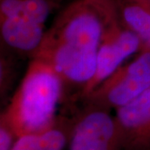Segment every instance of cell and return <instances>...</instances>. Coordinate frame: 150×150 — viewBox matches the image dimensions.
Returning a JSON list of instances; mask_svg holds the SVG:
<instances>
[{"mask_svg": "<svg viewBox=\"0 0 150 150\" xmlns=\"http://www.w3.org/2000/svg\"><path fill=\"white\" fill-rule=\"evenodd\" d=\"M61 103L63 87L59 76L45 61L32 59L1 116L18 138L52 126Z\"/></svg>", "mask_w": 150, "mask_h": 150, "instance_id": "1", "label": "cell"}, {"mask_svg": "<svg viewBox=\"0 0 150 150\" xmlns=\"http://www.w3.org/2000/svg\"><path fill=\"white\" fill-rule=\"evenodd\" d=\"M118 18L115 0H74L59 12L44 38L98 49L107 29Z\"/></svg>", "mask_w": 150, "mask_h": 150, "instance_id": "2", "label": "cell"}, {"mask_svg": "<svg viewBox=\"0 0 150 150\" xmlns=\"http://www.w3.org/2000/svg\"><path fill=\"white\" fill-rule=\"evenodd\" d=\"M98 50L44 38L33 59H42L53 68L63 87V104L71 107L76 102H82L94 76Z\"/></svg>", "mask_w": 150, "mask_h": 150, "instance_id": "3", "label": "cell"}, {"mask_svg": "<svg viewBox=\"0 0 150 150\" xmlns=\"http://www.w3.org/2000/svg\"><path fill=\"white\" fill-rule=\"evenodd\" d=\"M149 88L150 50L144 49L102 82L83 100V103L116 110Z\"/></svg>", "mask_w": 150, "mask_h": 150, "instance_id": "4", "label": "cell"}, {"mask_svg": "<svg viewBox=\"0 0 150 150\" xmlns=\"http://www.w3.org/2000/svg\"><path fill=\"white\" fill-rule=\"evenodd\" d=\"M66 150H122L115 116L105 108L83 104L74 117Z\"/></svg>", "mask_w": 150, "mask_h": 150, "instance_id": "5", "label": "cell"}, {"mask_svg": "<svg viewBox=\"0 0 150 150\" xmlns=\"http://www.w3.org/2000/svg\"><path fill=\"white\" fill-rule=\"evenodd\" d=\"M144 49L141 39L125 27L118 18L108 28L98 47L96 71L86 88L82 102L130 57Z\"/></svg>", "mask_w": 150, "mask_h": 150, "instance_id": "6", "label": "cell"}, {"mask_svg": "<svg viewBox=\"0 0 150 150\" xmlns=\"http://www.w3.org/2000/svg\"><path fill=\"white\" fill-rule=\"evenodd\" d=\"M122 150H150V88L116 109Z\"/></svg>", "mask_w": 150, "mask_h": 150, "instance_id": "7", "label": "cell"}, {"mask_svg": "<svg viewBox=\"0 0 150 150\" xmlns=\"http://www.w3.org/2000/svg\"><path fill=\"white\" fill-rule=\"evenodd\" d=\"M47 29L45 24L18 17L0 18L1 46L21 58L32 59L40 48Z\"/></svg>", "mask_w": 150, "mask_h": 150, "instance_id": "8", "label": "cell"}, {"mask_svg": "<svg viewBox=\"0 0 150 150\" xmlns=\"http://www.w3.org/2000/svg\"><path fill=\"white\" fill-rule=\"evenodd\" d=\"M73 121L74 118L59 115L48 129L18 137L12 150H66Z\"/></svg>", "mask_w": 150, "mask_h": 150, "instance_id": "9", "label": "cell"}, {"mask_svg": "<svg viewBox=\"0 0 150 150\" xmlns=\"http://www.w3.org/2000/svg\"><path fill=\"white\" fill-rule=\"evenodd\" d=\"M115 4L121 23L150 50V0H115Z\"/></svg>", "mask_w": 150, "mask_h": 150, "instance_id": "10", "label": "cell"}, {"mask_svg": "<svg viewBox=\"0 0 150 150\" xmlns=\"http://www.w3.org/2000/svg\"><path fill=\"white\" fill-rule=\"evenodd\" d=\"M62 0H0V18L18 17L45 24Z\"/></svg>", "mask_w": 150, "mask_h": 150, "instance_id": "11", "label": "cell"}, {"mask_svg": "<svg viewBox=\"0 0 150 150\" xmlns=\"http://www.w3.org/2000/svg\"><path fill=\"white\" fill-rule=\"evenodd\" d=\"M14 53L1 46L0 54V97L5 100L13 88L19 72V59Z\"/></svg>", "mask_w": 150, "mask_h": 150, "instance_id": "12", "label": "cell"}, {"mask_svg": "<svg viewBox=\"0 0 150 150\" xmlns=\"http://www.w3.org/2000/svg\"><path fill=\"white\" fill-rule=\"evenodd\" d=\"M18 137L10 125L0 116V150H12Z\"/></svg>", "mask_w": 150, "mask_h": 150, "instance_id": "13", "label": "cell"}]
</instances>
